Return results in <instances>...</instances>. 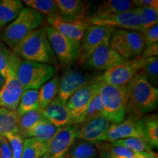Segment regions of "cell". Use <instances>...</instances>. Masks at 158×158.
Masks as SVG:
<instances>
[{"mask_svg":"<svg viewBox=\"0 0 158 158\" xmlns=\"http://www.w3.org/2000/svg\"><path fill=\"white\" fill-rule=\"evenodd\" d=\"M125 96L127 114L137 119L157 108V88L139 74H136L126 85Z\"/></svg>","mask_w":158,"mask_h":158,"instance_id":"cell-1","label":"cell"},{"mask_svg":"<svg viewBox=\"0 0 158 158\" xmlns=\"http://www.w3.org/2000/svg\"><path fill=\"white\" fill-rule=\"evenodd\" d=\"M23 60L58 66L59 62L51 48L45 27L35 29L13 51Z\"/></svg>","mask_w":158,"mask_h":158,"instance_id":"cell-2","label":"cell"},{"mask_svg":"<svg viewBox=\"0 0 158 158\" xmlns=\"http://www.w3.org/2000/svg\"><path fill=\"white\" fill-rule=\"evenodd\" d=\"M44 15L30 8H24L4 29L1 40L13 50L35 29L43 26Z\"/></svg>","mask_w":158,"mask_h":158,"instance_id":"cell-3","label":"cell"},{"mask_svg":"<svg viewBox=\"0 0 158 158\" xmlns=\"http://www.w3.org/2000/svg\"><path fill=\"white\" fill-rule=\"evenodd\" d=\"M125 90L126 85L117 86L105 84L100 80L99 82L98 92L103 106L104 116L111 123H119L125 119Z\"/></svg>","mask_w":158,"mask_h":158,"instance_id":"cell-4","label":"cell"},{"mask_svg":"<svg viewBox=\"0 0 158 158\" xmlns=\"http://www.w3.org/2000/svg\"><path fill=\"white\" fill-rule=\"evenodd\" d=\"M57 68L32 61L21 60L17 71L18 78L23 91L38 89L56 75Z\"/></svg>","mask_w":158,"mask_h":158,"instance_id":"cell-5","label":"cell"},{"mask_svg":"<svg viewBox=\"0 0 158 158\" xmlns=\"http://www.w3.org/2000/svg\"><path fill=\"white\" fill-rule=\"evenodd\" d=\"M110 48L124 60L139 56L145 48L143 32L115 29L109 39Z\"/></svg>","mask_w":158,"mask_h":158,"instance_id":"cell-6","label":"cell"},{"mask_svg":"<svg viewBox=\"0 0 158 158\" xmlns=\"http://www.w3.org/2000/svg\"><path fill=\"white\" fill-rule=\"evenodd\" d=\"M21 58L12 52L7 75L0 89V108L16 110L23 92L22 85L18 78L17 71Z\"/></svg>","mask_w":158,"mask_h":158,"instance_id":"cell-7","label":"cell"},{"mask_svg":"<svg viewBox=\"0 0 158 158\" xmlns=\"http://www.w3.org/2000/svg\"><path fill=\"white\" fill-rule=\"evenodd\" d=\"M99 77L79 88L66 102L70 114L71 124L80 125L84 122L86 110L98 92Z\"/></svg>","mask_w":158,"mask_h":158,"instance_id":"cell-8","label":"cell"},{"mask_svg":"<svg viewBox=\"0 0 158 158\" xmlns=\"http://www.w3.org/2000/svg\"><path fill=\"white\" fill-rule=\"evenodd\" d=\"M147 59L138 56L130 60H124L105 71L99 78L105 84L121 86L127 85L147 62Z\"/></svg>","mask_w":158,"mask_h":158,"instance_id":"cell-9","label":"cell"},{"mask_svg":"<svg viewBox=\"0 0 158 158\" xmlns=\"http://www.w3.org/2000/svg\"><path fill=\"white\" fill-rule=\"evenodd\" d=\"M45 32L58 62L62 66H70L78 59L80 43L63 36L52 27L45 26Z\"/></svg>","mask_w":158,"mask_h":158,"instance_id":"cell-10","label":"cell"},{"mask_svg":"<svg viewBox=\"0 0 158 158\" xmlns=\"http://www.w3.org/2000/svg\"><path fill=\"white\" fill-rule=\"evenodd\" d=\"M114 30L115 29L110 27L89 25L80 44L77 59L79 64L84 66L92 53L105 40L110 39Z\"/></svg>","mask_w":158,"mask_h":158,"instance_id":"cell-11","label":"cell"},{"mask_svg":"<svg viewBox=\"0 0 158 158\" xmlns=\"http://www.w3.org/2000/svg\"><path fill=\"white\" fill-rule=\"evenodd\" d=\"M87 22L89 25L142 32L138 7H135L129 11L124 12V13L114 15V16L106 18H88Z\"/></svg>","mask_w":158,"mask_h":158,"instance_id":"cell-12","label":"cell"},{"mask_svg":"<svg viewBox=\"0 0 158 158\" xmlns=\"http://www.w3.org/2000/svg\"><path fill=\"white\" fill-rule=\"evenodd\" d=\"M111 124L104 116L92 118L78 125L76 139L94 144L102 142Z\"/></svg>","mask_w":158,"mask_h":158,"instance_id":"cell-13","label":"cell"},{"mask_svg":"<svg viewBox=\"0 0 158 158\" xmlns=\"http://www.w3.org/2000/svg\"><path fill=\"white\" fill-rule=\"evenodd\" d=\"M124 59L110 48L109 39L105 40L89 57L84 66L96 70L106 71Z\"/></svg>","mask_w":158,"mask_h":158,"instance_id":"cell-14","label":"cell"},{"mask_svg":"<svg viewBox=\"0 0 158 158\" xmlns=\"http://www.w3.org/2000/svg\"><path fill=\"white\" fill-rule=\"evenodd\" d=\"M78 125L70 124L61 127L49 141L46 154L51 158H64L75 143Z\"/></svg>","mask_w":158,"mask_h":158,"instance_id":"cell-15","label":"cell"},{"mask_svg":"<svg viewBox=\"0 0 158 158\" xmlns=\"http://www.w3.org/2000/svg\"><path fill=\"white\" fill-rule=\"evenodd\" d=\"M99 76H94L84 74L76 70H67L60 78L59 92L56 98L66 103L70 97L76 90Z\"/></svg>","mask_w":158,"mask_h":158,"instance_id":"cell-16","label":"cell"},{"mask_svg":"<svg viewBox=\"0 0 158 158\" xmlns=\"http://www.w3.org/2000/svg\"><path fill=\"white\" fill-rule=\"evenodd\" d=\"M134 137H143V136H142L138 119L129 116L119 123H112L110 124L102 142L106 141L110 143L118 140Z\"/></svg>","mask_w":158,"mask_h":158,"instance_id":"cell-17","label":"cell"},{"mask_svg":"<svg viewBox=\"0 0 158 158\" xmlns=\"http://www.w3.org/2000/svg\"><path fill=\"white\" fill-rule=\"evenodd\" d=\"M48 27H52L54 29L66 37L67 38L80 43L84 37L85 30L87 28L89 23L87 21H78V22H68L65 21L58 16H54L45 19Z\"/></svg>","mask_w":158,"mask_h":158,"instance_id":"cell-18","label":"cell"},{"mask_svg":"<svg viewBox=\"0 0 158 158\" xmlns=\"http://www.w3.org/2000/svg\"><path fill=\"white\" fill-rule=\"evenodd\" d=\"M56 6L59 15L62 20L68 22L87 21L86 17V6L81 0H56Z\"/></svg>","mask_w":158,"mask_h":158,"instance_id":"cell-19","label":"cell"},{"mask_svg":"<svg viewBox=\"0 0 158 158\" xmlns=\"http://www.w3.org/2000/svg\"><path fill=\"white\" fill-rule=\"evenodd\" d=\"M42 111L45 117L57 127L71 124L70 114L66 103L56 98Z\"/></svg>","mask_w":158,"mask_h":158,"instance_id":"cell-20","label":"cell"},{"mask_svg":"<svg viewBox=\"0 0 158 158\" xmlns=\"http://www.w3.org/2000/svg\"><path fill=\"white\" fill-rule=\"evenodd\" d=\"M133 2L128 0H107L99 5L92 17L106 18L114 16L135 8Z\"/></svg>","mask_w":158,"mask_h":158,"instance_id":"cell-21","label":"cell"},{"mask_svg":"<svg viewBox=\"0 0 158 158\" xmlns=\"http://www.w3.org/2000/svg\"><path fill=\"white\" fill-rule=\"evenodd\" d=\"M142 136L152 148L158 147V116L157 114H147L138 119Z\"/></svg>","mask_w":158,"mask_h":158,"instance_id":"cell-22","label":"cell"},{"mask_svg":"<svg viewBox=\"0 0 158 158\" xmlns=\"http://www.w3.org/2000/svg\"><path fill=\"white\" fill-rule=\"evenodd\" d=\"M61 127H57L51 124L46 118L35 124L26 133L23 138H36L49 142L58 133Z\"/></svg>","mask_w":158,"mask_h":158,"instance_id":"cell-23","label":"cell"},{"mask_svg":"<svg viewBox=\"0 0 158 158\" xmlns=\"http://www.w3.org/2000/svg\"><path fill=\"white\" fill-rule=\"evenodd\" d=\"M23 9L19 0H0V29L11 23Z\"/></svg>","mask_w":158,"mask_h":158,"instance_id":"cell-24","label":"cell"},{"mask_svg":"<svg viewBox=\"0 0 158 158\" xmlns=\"http://www.w3.org/2000/svg\"><path fill=\"white\" fill-rule=\"evenodd\" d=\"M60 78L55 75L48 81L40 87L39 102L41 110H44L55 98L59 92Z\"/></svg>","mask_w":158,"mask_h":158,"instance_id":"cell-25","label":"cell"},{"mask_svg":"<svg viewBox=\"0 0 158 158\" xmlns=\"http://www.w3.org/2000/svg\"><path fill=\"white\" fill-rule=\"evenodd\" d=\"M48 143L36 138H24L21 158L42 157L47 152Z\"/></svg>","mask_w":158,"mask_h":158,"instance_id":"cell-26","label":"cell"},{"mask_svg":"<svg viewBox=\"0 0 158 158\" xmlns=\"http://www.w3.org/2000/svg\"><path fill=\"white\" fill-rule=\"evenodd\" d=\"M19 117L17 110L0 108V135L19 133Z\"/></svg>","mask_w":158,"mask_h":158,"instance_id":"cell-27","label":"cell"},{"mask_svg":"<svg viewBox=\"0 0 158 158\" xmlns=\"http://www.w3.org/2000/svg\"><path fill=\"white\" fill-rule=\"evenodd\" d=\"M34 110H41L39 102V91L38 89L24 90L16 110L17 113L19 116H21Z\"/></svg>","mask_w":158,"mask_h":158,"instance_id":"cell-28","label":"cell"},{"mask_svg":"<svg viewBox=\"0 0 158 158\" xmlns=\"http://www.w3.org/2000/svg\"><path fill=\"white\" fill-rule=\"evenodd\" d=\"M22 3L27 6V8L41 13L45 19L59 15L55 0H23Z\"/></svg>","mask_w":158,"mask_h":158,"instance_id":"cell-29","label":"cell"},{"mask_svg":"<svg viewBox=\"0 0 158 158\" xmlns=\"http://www.w3.org/2000/svg\"><path fill=\"white\" fill-rule=\"evenodd\" d=\"M110 145L114 147H123L133 151L134 153H142L152 150V147L143 137L128 138L110 142Z\"/></svg>","mask_w":158,"mask_h":158,"instance_id":"cell-30","label":"cell"},{"mask_svg":"<svg viewBox=\"0 0 158 158\" xmlns=\"http://www.w3.org/2000/svg\"><path fill=\"white\" fill-rule=\"evenodd\" d=\"M142 32L157 25L158 5L138 7Z\"/></svg>","mask_w":158,"mask_h":158,"instance_id":"cell-31","label":"cell"},{"mask_svg":"<svg viewBox=\"0 0 158 158\" xmlns=\"http://www.w3.org/2000/svg\"><path fill=\"white\" fill-rule=\"evenodd\" d=\"M97 148L94 143L85 141L74 143L65 158H96Z\"/></svg>","mask_w":158,"mask_h":158,"instance_id":"cell-32","label":"cell"},{"mask_svg":"<svg viewBox=\"0 0 158 158\" xmlns=\"http://www.w3.org/2000/svg\"><path fill=\"white\" fill-rule=\"evenodd\" d=\"M45 118L42 110H31L20 116L19 122V134L23 138L26 133L31 127H32L35 124Z\"/></svg>","mask_w":158,"mask_h":158,"instance_id":"cell-33","label":"cell"},{"mask_svg":"<svg viewBox=\"0 0 158 158\" xmlns=\"http://www.w3.org/2000/svg\"><path fill=\"white\" fill-rule=\"evenodd\" d=\"M137 74L144 77L147 81L153 86H158V57H151L147 59L143 67L138 71Z\"/></svg>","mask_w":158,"mask_h":158,"instance_id":"cell-34","label":"cell"},{"mask_svg":"<svg viewBox=\"0 0 158 158\" xmlns=\"http://www.w3.org/2000/svg\"><path fill=\"white\" fill-rule=\"evenodd\" d=\"M100 116H104V109L98 89V92L94 94V98L85 114L84 122Z\"/></svg>","mask_w":158,"mask_h":158,"instance_id":"cell-35","label":"cell"},{"mask_svg":"<svg viewBox=\"0 0 158 158\" xmlns=\"http://www.w3.org/2000/svg\"><path fill=\"white\" fill-rule=\"evenodd\" d=\"M9 142L13 158H21L23 151V138L19 133H9L5 135Z\"/></svg>","mask_w":158,"mask_h":158,"instance_id":"cell-36","label":"cell"},{"mask_svg":"<svg viewBox=\"0 0 158 158\" xmlns=\"http://www.w3.org/2000/svg\"><path fill=\"white\" fill-rule=\"evenodd\" d=\"M12 52L0 39V75L4 79L7 77Z\"/></svg>","mask_w":158,"mask_h":158,"instance_id":"cell-37","label":"cell"},{"mask_svg":"<svg viewBox=\"0 0 158 158\" xmlns=\"http://www.w3.org/2000/svg\"><path fill=\"white\" fill-rule=\"evenodd\" d=\"M145 47L157 43L158 41V26L155 25L151 29L143 32Z\"/></svg>","mask_w":158,"mask_h":158,"instance_id":"cell-38","label":"cell"},{"mask_svg":"<svg viewBox=\"0 0 158 158\" xmlns=\"http://www.w3.org/2000/svg\"><path fill=\"white\" fill-rule=\"evenodd\" d=\"M0 158H13L9 142L4 135H0Z\"/></svg>","mask_w":158,"mask_h":158,"instance_id":"cell-39","label":"cell"},{"mask_svg":"<svg viewBox=\"0 0 158 158\" xmlns=\"http://www.w3.org/2000/svg\"><path fill=\"white\" fill-rule=\"evenodd\" d=\"M158 55V43H154V44L149 45V46L145 47L143 52L140 55V56L143 59H149L151 57L157 56Z\"/></svg>","mask_w":158,"mask_h":158,"instance_id":"cell-40","label":"cell"},{"mask_svg":"<svg viewBox=\"0 0 158 158\" xmlns=\"http://www.w3.org/2000/svg\"><path fill=\"white\" fill-rule=\"evenodd\" d=\"M132 2L135 7L158 5L157 0H133Z\"/></svg>","mask_w":158,"mask_h":158,"instance_id":"cell-41","label":"cell"},{"mask_svg":"<svg viewBox=\"0 0 158 158\" xmlns=\"http://www.w3.org/2000/svg\"><path fill=\"white\" fill-rule=\"evenodd\" d=\"M142 153H143V155H144L145 158H157V155L153 151V150H150V151H147Z\"/></svg>","mask_w":158,"mask_h":158,"instance_id":"cell-42","label":"cell"},{"mask_svg":"<svg viewBox=\"0 0 158 158\" xmlns=\"http://www.w3.org/2000/svg\"><path fill=\"white\" fill-rule=\"evenodd\" d=\"M99 158H112L110 157V154L106 150H102L100 149V157Z\"/></svg>","mask_w":158,"mask_h":158,"instance_id":"cell-43","label":"cell"},{"mask_svg":"<svg viewBox=\"0 0 158 158\" xmlns=\"http://www.w3.org/2000/svg\"><path fill=\"white\" fill-rule=\"evenodd\" d=\"M133 158H145V157H144L143 153H135Z\"/></svg>","mask_w":158,"mask_h":158,"instance_id":"cell-44","label":"cell"},{"mask_svg":"<svg viewBox=\"0 0 158 158\" xmlns=\"http://www.w3.org/2000/svg\"><path fill=\"white\" fill-rule=\"evenodd\" d=\"M4 82H5V79H4L3 77L0 75V87L2 86V85L4 84Z\"/></svg>","mask_w":158,"mask_h":158,"instance_id":"cell-45","label":"cell"},{"mask_svg":"<svg viewBox=\"0 0 158 158\" xmlns=\"http://www.w3.org/2000/svg\"><path fill=\"white\" fill-rule=\"evenodd\" d=\"M65 157H66V156H65ZM65 157H64V158H65ZM40 158H51V157L48 155V154H45V155H43L42 157H40Z\"/></svg>","mask_w":158,"mask_h":158,"instance_id":"cell-46","label":"cell"}]
</instances>
